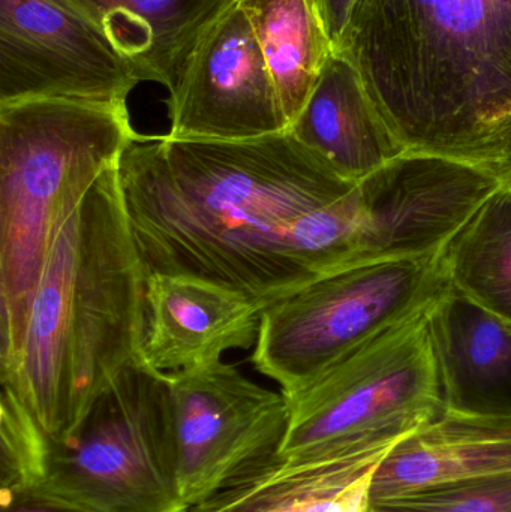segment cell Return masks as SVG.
Instances as JSON below:
<instances>
[{
    "label": "cell",
    "instance_id": "obj_1",
    "mask_svg": "<svg viewBox=\"0 0 511 512\" xmlns=\"http://www.w3.org/2000/svg\"><path fill=\"white\" fill-rule=\"evenodd\" d=\"M119 179L147 276L195 277L264 310L357 264L359 183L290 131L239 141L138 135Z\"/></svg>",
    "mask_w": 511,
    "mask_h": 512
},
{
    "label": "cell",
    "instance_id": "obj_2",
    "mask_svg": "<svg viewBox=\"0 0 511 512\" xmlns=\"http://www.w3.org/2000/svg\"><path fill=\"white\" fill-rule=\"evenodd\" d=\"M336 51L407 152L511 171V0H356Z\"/></svg>",
    "mask_w": 511,
    "mask_h": 512
},
{
    "label": "cell",
    "instance_id": "obj_3",
    "mask_svg": "<svg viewBox=\"0 0 511 512\" xmlns=\"http://www.w3.org/2000/svg\"><path fill=\"white\" fill-rule=\"evenodd\" d=\"M147 273L132 237L119 164L68 219L45 262L2 388L63 442L111 382L141 361Z\"/></svg>",
    "mask_w": 511,
    "mask_h": 512
},
{
    "label": "cell",
    "instance_id": "obj_4",
    "mask_svg": "<svg viewBox=\"0 0 511 512\" xmlns=\"http://www.w3.org/2000/svg\"><path fill=\"white\" fill-rule=\"evenodd\" d=\"M138 135L126 104H0V364L20 345L63 225Z\"/></svg>",
    "mask_w": 511,
    "mask_h": 512
},
{
    "label": "cell",
    "instance_id": "obj_5",
    "mask_svg": "<svg viewBox=\"0 0 511 512\" xmlns=\"http://www.w3.org/2000/svg\"><path fill=\"white\" fill-rule=\"evenodd\" d=\"M26 495L80 512H185L165 373L126 367L66 441H48Z\"/></svg>",
    "mask_w": 511,
    "mask_h": 512
},
{
    "label": "cell",
    "instance_id": "obj_6",
    "mask_svg": "<svg viewBox=\"0 0 511 512\" xmlns=\"http://www.w3.org/2000/svg\"><path fill=\"white\" fill-rule=\"evenodd\" d=\"M429 309L363 343L287 396L290 426L279 459L395 444L440 418L446 406Z\"/></svg>",
    "mask_w": 511,
    "mask_h": 512
},
{
    "label": "cell",
    "instance_id": "obj_7",
    "mask_svg": "<svg viewBox=\"0 0 511 512\" xmlns=\"http://www.w3.org/2000/svg\"><path fill=\"white\" fill-rule=\"evenodd\" d=\"M452 288L443 254L333 271L261 312L251 361L293 396L345 355Z\"/></svg>",
    "mask_w": 511,
    "mask_h": 512
},
{
    "label": "cell",
    "instance_id": "obj_8",
    "mask_svg": "<svg viewBox=\"0 0 511 512\" xmlns=\"http://www.w3.org/2000/svg\"><path fill=\"white\" fill-rule=\"evenodd\" d=\"M186 507L278 462L290 426V403L234 364L219 360L165 373Z\"/></svg>",
    "mask_w": 511,
    "mask_h": 512
},
{
    "label": "cell",
    "instance_id": "obj_9",
    "mask_svg": "<svg viewBox=\"0 0 511 512\" xmlns=\"http://www.w3.org/2000/svg\"><path fill=\"white\" fill-rule=\"evenodd\" d=\"M138 83L113 42L65 0H0V104H126Z\"/></svg>",
    "mask_w": 511,
    "mask_h": 512
},
{
    "label": "cell",
    "instance_id": "obj_10",
    "mask_svg": "<svg viewBox=\"0 0 511 512\" xmlns=\"http://www.w3.org/2000/svg\"><path fill=\"white\" fill-rule=\"evenodd\" d=\"M503 185V177L486 168L404 153L359 182L357 264L443 254Z\"/></svg>",
    "mask_w": 511,
    "mask_h": 512
},
{
    "label": "cell",
    "instance_id": "obj_11",
    "mask_svg": "<svg viewBox=\"0 0 511 512\" xmlns=\"http://www.w3.org/2000/svg\"><path fill=\"white\" fill-rule=\"evenodd\" d=\"M168 92L171 138L239 141L290 131L263 51L237 0L204 32Z\"/></svg>",
    "mask_w": 511,
    "mask_h": 512
},
{
    "label": "cell",
    "instance_id": "obj_12",
    "mask_svg": "<svg viewBox=\"0 0 511 512\" xmlns=\"http://www.w3.org/2000/svg\"><path fill=\"white\" fill-rule=\"evenodd\" d=\"M261 312L248 298L213 283L150 274L141 361L174 373L215 363L230 349L252 348Z\"/></svg>",
    "mask_w": 511,
    "mask_h": 512
},
{
    "label": "cell",
    "instance_id": "obj_13",
    "mask_svg": "<svg viewBox=\"0 0 511 512\" xmlns=\"http://www.w3.org/2000/svg\"><path fill=\"white\" fill-rule=\"evenodd\" d=\"M429 330L446 411L511 420V322L452 286Z\"/></svg>",
    "mask_w": 511,
    "mask_h": 512
},
{
    "label": "cell",
    "instance_id": "obj_14",
    "mask_svg": "<svg viewBox=\"0 0 511 512\" xmlns=\"http://www.w3.org/2000/svg\"><path fill=\"white\" fill-rule=\"evenodd\" d=\"M511 474V420L444 412L393 445L372 474L371 504Z\"/></svg>",
    "mask_w": 511,
    "mask_h": 512
},
{
    "label": "cell",
    "instance_id": "obj_15",
    "mask_svg": "<svg viewBox=\"0 0 511 512\" xmlns=\"http://www.w3.org/2000/svg\"><path fill=\"white\" fill-rule=\"evenodd\" d=\"M290 132L339 176L356 183L407 153L353 63L338 51L324 66Z\"/></svg>",
    "mask_w": 511,
    "mask_h": 512
},
{
    "label": "cell",
    "instance_id": "obj_16",
    "mask_svg": "<svg viewBox=\"0 0 511 512\" xmlns=\"http://www.w3.org/2000/svg\"><path fill=\"white\" fill-rule=\"evenodd\" d=\"M131 63L140 81L173 89L207 29L236 0H65Z\"/></svg>",
    "mask_w": 511,
    "mask_h": 512
},
{
    "label": "cell",
    "instance_id": "obj_17",
    "mask_svg": "<svg viewBox=\"0 0 511 512\" xmlns=\"http://www.w3.org/2000/svg\"><path fill=\"white\" fill-rule=\"evenodd\" d=\"M395 444L279 459L185 512H326L347 487L374 472Z\"/></svg>",
    "mask_w": 511,
    "mask_h": 512
},
{
    "label": "cell",
    "instance_id": "obj_18",
    "mask_svg": "<svg viewBox=\"0 0 511 512\" xmlns=\"http://www.w3.org/2000/svg\"><path fill=\"white\" fill-rule=\"evenodd\" d=\"M260 44L288 122L302 113L335 53L317 0H237Z\"/></svg>",
    "mask_w": 511,
    "mask_h": 512
},
{
    "label": "cell",
    "instance_id": "obj_19",
    "mask_svg": "<svg viewBox=\"0 0 511 512\" xmlns=\"http://www.w3.org/2000/svg\"><path fill=\"white\" fill-rule=\"evenodd\" d=\"M453 288L511 322V186L498 189L443 252Z\"/></svg>",
    "mask_w": 511,
    "mask_h": 512
},
{
    "label": "cell",
    "instance_id": "obj_20",
    "mask_svg": "<svg viewBox=\"0 0 511 512\" xmlns=\"http://www.w3.org/2000/svg\"><path fill=\"white\" fill-rule=\"evenodd\" d=\"M48 438L26 408L2 388L0 498L26 495L41 477Z\"/></svg>",
    "mask_w": 511,
    "mask_h": 512
},
{
    "label": "cell",
    "instance_id": "obj_21",
    "mask_svg": "<svg viewBox=\"0 0 511 512\" xmlns=\"http://www.w3.org/2000/svg\"><path fill=\"white\" fill-rule=\"evenodd\" d=\"M369 512H511V474L372 502Z\"/></svg>",
    "mask_w": 511,
    "mask_h": 512
},
{
    "label": "cell",
    "instance_id": "obj_22",
    "mask_svg": "<svg viewBox=\"0 0 511 512\" xmlns=\"http://www.w3.org/2000/svg\"><path fill=\"white\" fill-rule=\"evenodd\" d=\"M317 2L320 6L324 26H326L330 41L336 51L341 44L345 29H347L356 0H317Z\"/></svg>",
    "mask_w": 511,
    "mask_h": 512
},
{
    "label": "cell",
    "instance_id": "obj_23",
    "mask_svg": "<svg viewBox=\"0 0 511 512\" xmlns=\"http://www.w3.org/2000/svg\"><path fill=\"white\" fill-rule=\"evenodd\" d=\"M372 474L360 478L356 483L344 490L330 504L326 512H369L371 511V481Z\"/></svg>",
    "mask_w": 511,
    "mask_h": 512
},
{
    "label": "cell",
    "instance_id": "obj_24",
    "mask_svg": "<svg viewBox=\"0 0 511 512\" xmlns=\"http://www.w3.org/2000/svg\"><path fill=\"white\" fill-rule=\"evenodd\" d=\"M0 507H2V512H80L32 495L0 498Z\"/></svg>",
    "mask_w": 511,
    "mask_h": 512
},
{
    "label": "cell",
    "instance_id": "obj_25",
    "mask_svg": "<svg viewBox=\"0 0 511 512\" xmlns=\"http://www.w3.org/2000/svg\"><path fill=\"white\" fill-rule=\"evenodd\" d=\"M503 183H504V185L511 186V171H509V173H507V174H504Z\"/></svg>",
    "mask_w": 511,
    "mask_h": 512
}]
</instances>
